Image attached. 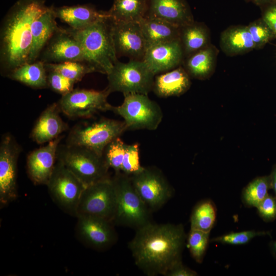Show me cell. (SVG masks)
<instances>
[{
  "instance_id": "6da1fadb",
  "label": "cell",
  "mask_w": 276,
  "mask_h": 276,
  "mask_svg": "<svg viewBox=\"0 0 276 276\" xmlns=\"http://www.w3.org/2000/svg\"><path fill=\"white\" fill-rule=\"evenodd\" d=\"M128 243L135 264L146 275H165L181 261L187 236L181 224L150 222L135 229Z\"/></svg>"
},
{
  "instance_id": "7a4b0ae2",
  "label": "cell",
  "mask_w": 276,
  "mask_h": 276,
  "mask_svg": "<svg viewBox=\"0 0 276 276\" xmlns=\"http://www.w3.org/2000/svg\"><path fill=\"white\" fill-rule=\"evenodd\" d=\"M46 0H17L4 17L0 29V71L7 77L27 63L33 22L49 7Z\"/></svg>"
},
{
  "instance_id": "3957f363",
  "label": "cell",
  "mask_w": 276,
  "mask_h": 276,
  "mask_svg": "<svg viewBox=\"0 0 276 276\" xmlns=\"http://www.w3.org/2000/svg\"><path fill=\"white\" fill-rule=\"evenodd\" d=\"M71 30L81 46L84 57L83 62L94 72L107 75L118 61L112 37L110 18L99 20L81 30Z\"/></svg>"
},
{
  "instance_id": "277c9868",
  "label": "cell",
  "mask_w": 276,
  "mask_h": 276,
  "mask_svg": "<svg viewBox=\"0 0 276 276\" xmlns=\"http://www.w3.org/2000/svg\"><path fill=\"white\" fill-rule=\"evenodd\" d=\"M111 178L116 194L113 224L136 229L151 222V211L136 193L130 176L120 172Z\"/></svg>"
},
{
  "instance_id": "5b68a950",
  "label": "cell",
  "mask_w": 276,
  "mask_h": 276,
  "mask_svg": "<svg viewBox=\"0 0 276 276\" xmlns=\"http://www.w3.org/2000/svg\"><path fill=\"white\" fill-rule=\"evenodd\" d=\"M57 160L61 162L86 187L109 177V168L103 156L84 147L59 144Z\"/></svg>"
},
{
  "instance_id": "8992f818",
  "label": "cell",
  "mask_w": 276,
  "mask_h": 276,
  "mask_svg": "<svg viewBox=\"0 0 276 276\" xmlns=\"http://www.w3.org/2000/svg\"><path fill=\"white\" fill-rule=\"evenodd\" d=\"M109 91L148 95L152 91L155 75L143 60H119L107 75Z\"/></svg>"
},
{
  "instance_id": "52a82bcc",
  "label": "cell",
  "mask_w": 276,
  "mask_h": 276,
  "mask_svg": "<svg viewBox=\"0 0 276 276\" xmlns=\"http://www.w3.org/2000/svg\"><path fill=\"white\" fill-rule=\"evenodd\" d=\"M124 97L122 104L112 106L111 111L123 119L127 130H154L158 128L163 113L156 102L142 94H128Z\"/></svg>"
},
{
  "instance_id": "ba28073f",
  "label": "cell",
  "mask_w": 276,
  "mask_h": 276,
  "mask_svg": "<svg viewBox=\"0 0 276 276\" xmlns=\"http://www.w3.org/2000/svg\"><path fill=\"white\" fill-rule=\"evenodd\" d=\"M126 130L123 121L102 118L91 124L75 126L66 144L86 147L102 156L106 146Z\"/></svg>"
},
{
  "instance_id": "9c48e42d",
  "label": "cell",
  "mask_w": 276,
  "mask_h": 276,
  "mask_svg": "<svg viewBox=\"0 0 276 276\" xmlns=\"http://www.w3.org/2000/svg\"><path fill=\"white\" fill-rule=\"evenodd\" d=\"M116 208V190L112 178L108 177L85 187L77 206L76 217L93 216L112 222Z\"/></svg>"
},
{
  "instance_id": "30bf717a",
  "label": "cell",
  "mask_w": 276,
  "mask_h": 276,
  "mask_svg": "<svg viewBox=\"0 0 276 276\" xmlns=\"http://www.w3.org/2000/svg\"><path fill=\"white\" fill-rule=\"evenodd\" d=\"M51 198L66 213L76 217L77 206L86 186L57 160L47 185Z\"/></svg>"
},
{
  "instance_id": "8fae6325",
  "label": "cell",
  "mask_w": 276,
  "mask_h": 276,
  "mask_svg": "<svg viewBox=\"0 0 276 276\" xmlns=\"http://www.w3.org/2000/svg\"><path fill=\"white\" fill-rule=\"evenodd\" d=\"M130 177L136 193L151 211L161 208L173 195V188L157 168L143 167Z\"/></svg>"
},
{
  "instance_id": "7c38bea8",
  "label": "cell",
  "mask_w": 276,
  "mask_h": 276,
  "mask_svg": "<svg viewBox=\"0 0 276 276\" xmlns=\"http://www.w3.org/2000/svg\"><path fill=\"white\" fill-rule=\"evenodd\" d=\"M110 94L107 88L73 89L62 95L57 104L60 111L71 119L89 118L100 111H111L112 105L107 101Z\"/></svg>"
},
{
  "instance_id": "4fadbf2b",
  "label": "cell",
  "mask_w": 276,
  "mask_h": 276,
  "mask_svg": "<svg viewBox=\"0 0 276 276\" xmlns=\"http://www.w3.org/2000/svg\"><path fill=\"white\" fill-rule=\"evenodd\" d=\"M20 147L10 134H5L0 144V202L3 206L17 196V164Z\"/></svg>"
},
{
  "instance_id": "5bb4252c",
  "label": "cell",
  "mask_w": 276,
  "mask_h": 276,
  "mask_svg": "<svg viewBox=\"0 0 276 276\" xmlns=\"http://www.w3.org/2000/svg\"><path fill=\"white\" fill-rule=\"evenodd\" d=\"M110 21L118 58L125 56L130 60H143L148 47L139 22Z\"/></svg>"
},
{
  "instance_id": "9a60e30c",
  "label": "cell",
  "mask_w": 276,
  "mask_h": 276,
  "mask_svg": "<svg viewBox=\"0 0 276 276\" xmlns=\"http://www.w3.org/2000/svg\"><path fill=\"white\" fill-rule=\"evenodd\" d=\"M75 234L82 244L96 250L109 248L117 241L113 223L93 216L77 217Z\"/></svg>"
},
{
  "instance_id": "2e32d148",
  "label": "cell",
  "mask_w": 276,
  "mask_h": 276,
  "mask_svg": "<svg viewBox=\"0 0 276 276\" xmlns=\"http://www.w3.org/2000/svg\"><path fill=\"white\" fill-rule=\"evenodd\" d=\"M40 60L44 63L74 61L83 62L80 43L70 28L59 27L42 50Z\"/></svg>"
},
{
  "instance_id": "e0dca14e",
  "label": "cell",
  "mask_w": 276,
  "mask_h": 276,
  "mask_svg": "<svg viewBox=\"0 0 276 276\" xmlns=\"http://www.w3.org/2000/svg\"><path fill=\"white\" fill-rule=\"evenodd\" d=\"M62 137L58 136L28 155L27 173L34 185H47L57 161V151Z\"/></svg>"
},
{
  "instance_id": "ac0fdd59",
  "label": "cell",
  "mask_w": 276,
  "mask_h": 276,
  "mask_svg": "<svg viewBox=\"0 0 276 276\" xmlns=\"http://www.w3.org/2000/svg\"><path fill=\"white\" fill-rule=\"evenodd\" d=\"M184 59L180 40L177 39L148 47L143 61L155 76L178 67Z\"/></svg>"
},
{
  "instance_id": "d6986e66",
  "label": "cell",
  "mask_w": 276,
  "mask_h": 276,
  "mask_svg": "<svg viewBox=\"0 0 276 276\" xmlns=\"http://www.w3.org/2000/svg\"><path fill=\"white\" fill-rule=\"evenodd\" d=\"M147 5L145 17L161 19L179 27L194 21L186 0H147Z\"/></svg>"
},
{
  "instance_id": "ffe728a7",
  "label": "cell",
  "mask_w": 276,
  "mask_h": 276,
  "mask_svg": "<svg viewBox=\"0 0 276 276\" xmlns=\"http://www.w3.org/2000/svg\"><path fill=\"white\" fill-rule=\"evenodd\" d=\"M57 18L76 30L84 29L95 22L109 17L107 11L98 10L90 4L54 7Z\"/></svg>"
},
{
  "instance_id": "44dd1931",
  "label": "cell",
  "mask_w": 276,
  "mask_h": 276,
  "mask_svg": "<svg viewBox=\"0 0 276 276\" xmlns=\"http://www.w3.org/2000/svg\"><path fill=\"white\" fill-rule=\"evenodd\" d=\"M57 103L48 106L40 114L31 133V139L38 144L48 143L67 130L68 125L61 119Z\"/></svg>"
},
{
  "instance_id": "7402d4cb",
  "label": "cell",
  "mask_w": 276,
  "mask_h": 276,
  "mask_svg": "<svg viewBox=\"0 0 276 276\" xmlns=\"http://www.w3.org/2000/svg\"><path fill=\"white\" fill-rule=\"evenodd\" d=\"M54 6L48 8L33 22L32 44L27 63L37 61L47 43L58 28Z\"/></svg>"
},
{
  "instance_id": "603a6c76",
  "label": "cell",
  "mask_w": 276,
  "mask_h": 276,
  "mask_svg": "<svg viewBox=\"0 0 276 276\" xmlns=\"http://www.w3.org/2000/svg\"><path fill=\"white\" fill-rule=\"evenodd\" d=\"M191 85L190 75L181 65L169 71L155 75L152 91L158 97L179 96Z\"/></svg>"
},
{
  "instance_id": "cb8c5ba5",
  "label": "cell",
  "mask_w": 276,
  "mask_h": 276,
  "mask_svg": "<svg viewBox=\"0 0 276 276\" xmlns=\"http://www.w3.org/2000/svg\"><path fill=\"white\" fill-rule=\"evenodd\" d=\"M220 46L227 56L248 53L255 45L247 26L237 25L228 27L220 35Z\"/></svg>"
},
{
  "instance_id": "d4e9b609",
  "label": "cell",
  "mask_w": 276,
  "mask_h": 276,
  "mask_svg": "<svg viewBox=\"0 0 276 276\" xmlns=\"http://www.w3.org/2000/svg\"><path fill=\"white\" fill-rule=\"evenodd\" d=\"M139 24L148 47L179 39L180 27L166 20L145 17Z\"/></svg>"
},
{
  "instance_id": "484cf974",
  "label": "cell",
  "mask_w": 276,
  "mask_h": 276,
  "mask_svg": "<svg viewBox=\"0 0 276 276\" xmlns=\"http://www.w3.org/2000/svg\"><path fill=\"white\" fill-rule=\"evenodd\" d=\"M218 54V49L210 44L186 57L183 62L184 68L190 76L199 79H205L214 71Z\"/></svg>"
},
{
  "instance_id": "4316f807",
  "label": "cell",
  "mask_w": 276,
  "mask_h": 276,
  "mask_svg": "<svg viewBox=\"0 0 276 276\" xmlns=\"http://www.w3.org/2000/svg\"><path fill=\"white\" fill-rule=\"evenodd\" d=\"M179 40L185 58L211 44L208 27L195 21L180 27Z\"/></svg>"
},
{
  "instance_id": "83f0119b",
  "label": "cell",
  "mask_w": 276,
  "mask_h": 276,
  "mask_svg": "<svg viewBox=\"0 0 276 276\" xmlns=\"http://www.w3.org/2000/svg\"><path fill=\"white\" fill-rule=\"evenodd\" d=\"M7 77L35 89L49 87L45 63L40 60L21 65L12 71Z\"/></svg>"
},
{
  "instance_id": "f1b7e54d",
  "label": "cell",
  "mask_w": 276,
  "mask_h": 276,
  "mask_svg": "<svg viewBox=\"0 0 276 276\" xmlns=\"http://www.w3.org/2000/svg\"><path fill=\"white\" fill-rule=\"evenodd\" d=\"M147 6V0H113L107 12L114 21L139 22L146 16Z\"/></svg>"
},
{
  "instance_id": "f546056e",
  "label": "cell",
  "mask_w": 276,
  "mask_h": 276,
  "mask_svg": "<svg viewBox=\"0 0 276 276\" xmlns=\"http://www.w3.org/2000/svg\"><path fill=\"white\" fill-rule=\"evenodd\" d=\"M217 209L210 199L201 201L194 208L190 217L191 229L210 233L215 225Z\"/></svg>"
},
{
  "instance_id": "4dcf8cb0",
  "label": "cell",
  "mask_w": 276,
  "mask_h": 276,
  "mask_svg": "<svg viewBox=\"0 0 276 276\" xmlns=\"http://www.w3.org/2000/svg\"><path fill=\"white\" fill-rule=\"evenodd\" d=\"M271 189L269 176L256 177L251 181L243 189L242 193V201L248 207H256L268 195Z\"/></svg>"
},
{
  "instance_id": "1f68e13d",
  "label": "cell",
  "mask_w": 276,
  "mask_h": 276,
  "mask_svg": "<svg viewBox=\"0 0 276 276\" xmlns=\"http://www.w3.org/2000/svg\"><path fill=\"white\" fill-rule=\"evenodd\" d=\"M45 67L47 71L57 72L76 83L81 81L85 75L94 72L89 66L81 61L45 63Z\"/></svg>"
},
{
  "instance_id": "d6a6232c",
  "label": "cell",
  "mask_w": 276,
  "mask_h": 276,
  "mask_svg": "<svg viewBox=\"0 0 276 276\" xmlns=\"http://www.w3.org/2000/svg\"><path fill=\"white\" fill-rule=\"evenodd\" d=\"M126 144L119 137L109 143L103 151L102 156L105 161L115 173L121 172Z\"/></svg>"
},
{
  "instance_id": "836d02e7",
  "label": "cell",
  "mask_w": 276,
  "mask_h": 276,
  "mask_svg": "<svg viewBox=\"0 0 276 276\" xmlns=\"http://www.w3.org/2000/svg\"><path fill=\"white\" fill-rule=\"evenodd\" d=\"M210 233L191 229L187 236V245L193 258L198 263L203 260L208 246Z\"/></svg>"
},
{
  "instance_id": "e575fe53",
  "label": "cell",
  "mask_w": 276,
  "mask_h": 276,
  "mask_svg": "<svg viewBox=\"0 0 276 276\" xmlns=\"http://www.w3.org/2000/svg\"><path fill=\"white\" fill-rule=\"evenodd\" d=\"M255 45V49L263 48L268 42L276 38V35L261 17L247 26Z\"/></svg>"
},
{
  "instance_id": "d590c367",
  "label": "cell",
  "mask_w": 276,
  "mask_h": 276,
  "mask_svg": "<svg viewBox=\"0 0 276 276\" xmlns=\"http://www.w3.org/2000/svg\"><path fill=\"white\" fill-rule=\"evenodd\" d=\"M267 234H269V232L254 230L231 232L212 239L210 241L225 244L243 245L248 243L256 237L264 236Z\"/></svg>"
},
{
  "instance_id": "8d00e7d4",
  "label": "cell",
  "mask_w": 276,
  "mask_h": 276,
  "mask_svg": "<svg viewBox=\"0 0 276 276\" xmlns=\"http://www.w3.org/2000/svg\"><path fill=\"white\" fill-rule=\"evenodd\" d=\"M140 162L138 143L126 144L121 172L130 176L143 169Z\"/></svg>"
},
{
  "instance_id": "74e56055",
  "label": "cell",
  "mask_w": 276,
  "mask_h": 276,
  "mask_svg": "<svg viewBox=\"0 0 276 276\" xmlns=\"http://www.w3.org/2000/svg\"><path fill=\"white\" fill-rule=\"evenodd\" d=\"M47 81L49 87L61 96L72 91L76 83L54 71H47Z\"/></svg>"
},
{
  "instance_id": "f35d334b",
  "label": "cell",
  "mask_w": 276,
  "mask_h": 276,
  "mask_svg": "<svg viewBox=\"0 0 276 276\" xmlns=\"http://www.w3.org/2000/svg\"><path fill=\"white\" fill-rule=\"evenodd\" d=\"M260 216L265 221L276 219V197L268 195L256 208Z\"/></svg>"
},
{
  "instance_id": "ab89813d",
  "label": "cell",
  "mask_w": 276,
  "mask_h": 276,
  "mask_svg": "<svg viewBox=\"0 0 276 276\" xmlns=\"http://www.w3.org/2000/svg\"><path fill=\"white\" fill-rule=\"evenodd\" d=\"M261 8L262 18L276 35V5L270 3Z\"/></svg>"
},
{
  "instance_id": "60d3db41",
  "label": "cell",
  "mask_w": 276,
  "mask_h": 276,
  "mask_svg": "<svg viewBox=\"0 0 276 276\" xmlns=\"http://www.w3.org/2000/svg\"><path fill=\"white\" fill-rule=\"evenodd\" d=\"M197 273L185 266L182 261L177 262L167 271L165 276H196Z\"/></svg>"
},
{
  "instance_id": "b9f144b4",
  "label": "cell",
  "mask_w": 276,
  "mask_h": 276,
  "mask_svg": "<svg viewBox=\"0 0 276 276\" xmlns=\"http://www.w3.org/2000/svg\"><path fill=\"white\" fill-rule=\"evenodd\" d=\"M269 176L271 189H273L276 195V165L273 166Z\"/></svg>"
},
{
  "instance_id": "7bdbcfd3",
  "label": "cell",
  "mask_w": 276,
  "mask_h": 276,
  "mask_svg": "<svg viewBox=\"0 0 276 276\" xmlns=\"http://www.w3.org/2000/svg\"><path fill=\"white\" fill-rule=\"evenodd\" d=\"M248 2H251L261 8L270 3L271 0H244Z\"/></svg>"
},
{
  "instance_id": "ee69618b",
  "label": "cell",
  "mask_w": 276,
  "mask_h": 276,
  "mask_svg": "<svg viewBox=\"0 0 276 276\" xmlns=\"http://www.w3.org/2000/svg\"><path fill=\"white\" fill-rule=\"evenodd\" d=\"M270 248L273 256L276 258V241L271 243Z\"/></svg>"
},
{
  "instance_id": "f6af8a7d",
  "label": "cell",
  "mask_w": 276,
  "mask_h": 276,
  "mask_svg": "<svg viewBox=\"0 0 276 276\" xmlns=\"http://www.w3.org/2000/svg\"><path fill=\"white\" fill-rule=\"evenodd\" d=\"M271 3L276 5V0H271Z\"/></svg>"
}]
</instances>
